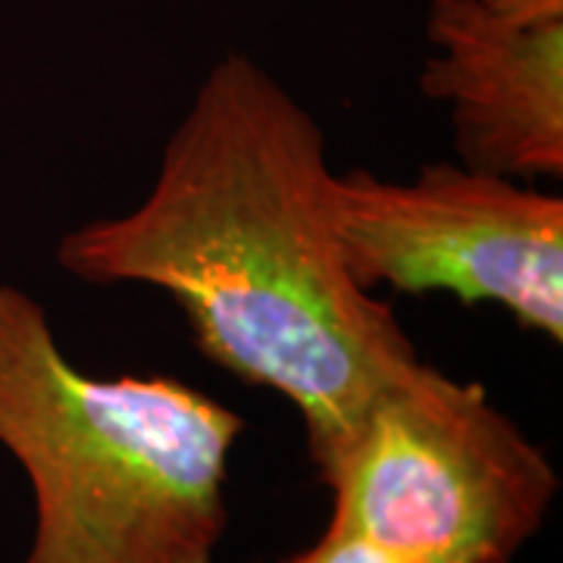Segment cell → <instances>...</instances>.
I'll return each instance as SVG.
<instances>
[{
	"instance_id": "cell-1",
	"label": "cell",
	"mask_w": 563,
	"mask_h": 563,
	"mask_svg": "<svg viewBox=\"0 0 563 563\" xmlns=\"http://www.w3.org/2000/svg\"><path fill=\"white\" fill-rule=\"evenodd\" d=\"M313 113L251 57H222L129 213L85 222L57 263L85 285H151L203 357L298 410L320 461L417 361L401 320L351 279Z\"/></svg>"
},
{
	"instance_id": "cell-2",
	"label": "cell",
	"mask_w": 563,
	"mask_h": 563,
	"mask_svg": "<svg viewBox=\"0 0 563 563\" xmlns=\"http://www.w3.org/2000/svg\"><path fill=\"white\" fill-rule=\"evenodd\" d=\"M244 420L173 376H91L0 282V448L35 495L22 563H213Z\"/></svg>"
},
{
	"instance_id": "cell-3",
	"label": "cell",
	"mask_w": 563,
	"mask_h": 563,
	"mask_svg": "<svg viewBox=\"0 0 563 563\" xmlns=\"http://www.w3.org/2000/svg\"><path fill=\"white\" fill-rule=\"evenodd\" d=\"M313 463L332 492L329 523L410 563H514L561 485L483 385L420 357Z\"/></svg>"
},
{
	"instance_id": "cell-4",
	"label": "cell",
	"mask_w": 563,
	"mask_h": 563,
	"mask_svg": "<svg viewBox=\"0 0 563 563\" xmlns=\"http://www.w3.org/2000/svg\"><path fill=\"white\" fill-rule=\"evenodd\" d=\"M332 220L363 291L495 303L563 342V198L463 163H426L407 181L335 173Z\"/></svg>"
},
{
	"instance_id": "cell-5",
	"label": "cell",
	"mask_w": 563,
	"mask_h": 563,
	"mask_svg": "<svg viewBox=\"0 0 563 563\" xmlns=\"http://www.w3.org/2000/svg\"><path fill=\"white\" fill-rule=\"evenodd\" d=\"M426 98L451 113L463 166L563 179V20L517 22L479 0H432Z\"/></svg>"
},
{
	"instance_id": "cell-6",
	"label": "cell",
	"mask_w": 563,
	"mask_h": 563,
	"mask_svg": "<svg viewBox=\"0 0 563 563\" xmlns=\"http://www.w3.org/2000/svg\"><path fill=\"white\" fill-rule=\"evenodd\" d=\"M273 563H410L385 551L379 544L366 542L363 536L342 529V526L329 523L322 529V536L313 544H307L301 551L282 558Z\"/></svg>"
},
{
	"instance_id": "cell-7",
	"label": "cell",
	"mask_w": 563,
	"mask_h": 563,
	"mask_svg": "<svg viewBox=\"0 0 563 563\" xmlns=\"http://www.w3.org/2000/svg\"><path fill=\"white\" fill-rule=\"evenodd\" d=\"M495 16L517 22L563 20V0H479Z\"/></svg>"
}]
</instances>
